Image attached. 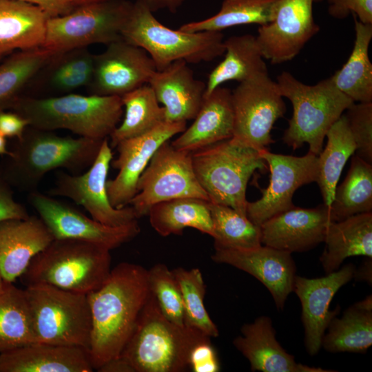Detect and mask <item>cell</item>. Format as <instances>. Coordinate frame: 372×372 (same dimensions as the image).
<instances>
[{"label": "cell", "mask_w": 372, "mask_h": 372, "mask_svg": "<svg viewBox=\"0 0 372 372\" xmlns=\"http://www.w3.org/2000/svg\"><path fill=\"white\" fill-rule=\"evenodd\" d=\"M149 293L147 269L124 262L111 269L101 285L87 294L92 320L89 353L94 369L120 355Z\"/></svg>", "instance_id": "6da1fadb"}, {"label": "cell", "mask_w": 372, "mask_h": 372, "mask_svg": "<svg viewBox=\"0 0 372 372\" xmlns=\"http://www.w3.org/2000/svg\"><path fill=\"white\" fill-rule=\"evenodd\" d=\"M103 141L61 136L29 125L6 156L0 175L11 187L31 192L50 171L65 169L72 174L83 173L94 161Z\"/></svg>", "instance_id": "7a4b0ae2"}, {"label": "cell", "mask_w": 372, "mask_h": 372, "mask_svg": "<svg viewBox=\"0 0 372 372\" xmlns=\"http://www.w3.org/2000/svg\"><path fill=\"white\" fill-rule=\"evenodd\" d=\"M207 337L166 318L150 291L134 330L115 362L119 372L185 371L191 349Z\"/></svg>", "instance_id": "3957f363"}, {"label": "cell", "mask_w": 372, "mask_h": 372, "mask_svg": "<svg viewBox=\"0 0 372 372\" xmlns=\"http://www.w3.org/2000/svg\"><path fill=\"white\" fill-rule=\"evenodd\" d=\"M10 110L37 129H63L81 137L104 140L118 126L123 106L121 96L72 93L47 98L23 95Z\"/></svg>", "instance_id": "277c9868"}, {"label": "cell", "mask_w": 372, "mask_h": 372, "mask_svg": "<svg viewBox=\"0 0 372 372\" xmlns=\"http://www.w3.org/2000/svg\"><path fill=\"white\" fill-rule=\"evenodd\" d=\"M110 271V249L83 240L54 239L19 278L25 287L45 284L87 294L101 285Z\"/></svg>", "instance_id": "5b68a950"}, {"label": "cell", "mask_w": 372, "mask_h": 372, "mask_svg": "<svg viewBox=\"0 0 372 372\" xmlns=\"http://www.w3.org/2000/svg\"><path fill=\"white\" fill-rule=\"evenodd\" d=\"M276 82L281 96L293 107L283 142L293 150L307 143L309 152L318 156L327 132L354 102L336 87L331 77L307 85L282 72Z\"/></svg>", "instance_id": "8992f818"}, {"label": "cell", "mask_w": 372, "mask_h": 372, "mask_svg": "<svg viewBox=\"0 0 372 372\" xmlns=\"http://www.w3.org/2000/svg\"><path fill=\"white\" fill-rule=\"evenodd\" d=\"M153 13L143 3L134 1L121 34L123 40L149 54L156 70L178 60L196 64L211 61L224 54L222 32L173 30L158 21Z\"/></svg>", "instance_id": "52a82bcc"}, {"label": "cell", "mask_w": 372, "mask_h": 372, "mask_svg": "<svg viewBox=\"0 0 372 372\" xmlns=\"http://www.w3.org/2000/svg\"><path fill=\"white\" fill-rule=\"evenodd\" d=\"M196 176L209 202L247 216V187L257 169L267 166L259 152L232 138L191 153Z\"/></svg>", "instance_id": "ba28073f"}, {"label": "cell", "mask_w": 372, "mask_h": 372, "mask_svg": "<svg viewBox=\"0 0 372 372\" xmlns=\"http://www.w3.org/2000/svg\"><path fill=\"white\" fill-rule=\"evenodd\" d=\"M35 342L88 349L92 329L87 294L45 284L25 287Z\"/></svg>", "instance_id": "9c48e42d"}, {"label": "cell", "mask_w": 372, "mask_h": 372, "mask_svg": "<svg viewBox=\"0 0 372 372\" xmlns=\"http://www.w3.org/2000/svg\"><path fill=\"white\" fill-rule=\"evenodd\" d=\"M132 6L129 0H103L79 5L67 14L50 17L41 47L59 54L122 39Z\"/></svg>", "instance_id": "30bf717a"}, {"label": "cell", "mask_w": 372, "mask_h": 372, "mask_svg": "<svg viewBox=\"0 0 372 372\" xmlns=\"http://www.w3.org/2000/svg\"><path fill=\"white\" fill-rule=\"evenodd\" d=\"M136 188L130 205L138 218L147 215L152 206L163 201L194 198L209 202L196 176L191 153L174 148L168 141L155 152Z\"/></svg>", "instance_id": "8fae6325"}, {"label": "cell", "mask_w": 372, "mask_h": 372, "mask_svg": "<svg viewBox=\"0 0 372 372\" xmlns=\"http://www.w3.org/2000/svg\"><path fill=\"white\" fill-rule=\"evenodd\" d=\"M236 141L258 152L273 143L271 132L286 111L283 97L268 73L257 74L231 91Z\"/></svg>", "instance_id": "7c38bea8"}, {"label": "cell", "mask_w": 372, "mask_h": 372, "mask_svg": "<svg viewBox=\"0 0 372 372\" xmlns=\"http://www.w3.org/2000/svg\"><path fill=\"white\" fill-rule=\"evenodd\" d=\"M112 158V148L105 138L85 172L72 174L59 171L48 195L71 199L85 208L91 218L105 225L119 227L132 223L138 218L132 206L116 208L109 200L106 183Z\"/></svg>", "instance_id": "4fadbf2b"}, {"label": "cell", "mask_w": 372, "mask_h": 372, "mask_svg": "<svg viewBox=\"0 0 372 372\" xmlns=\"http://www.w3.org/2000/svg\"><path fill=\"white\" fill-rule=\"evenodd\" d=\"M28 200L54 239L86 241L111 251L132 240L141 230L137 220L119 227L105 225L37 190L30 192Z\"/></svg>", "instance_id": "5bb4252c"}, {"label": "cell", "mask_w": 372, "mask_h": 372, "mask_svg": "<svg viewBox=\"0 0 372 372\" xmlns=\"http://www.w3.org/2000/svg\"><path fill=\"white\" fill-rule=\"evenodd\" d=\"M260 157L270 171L269 184L261 189L260 199L248 202L247 217L260 227L271 217L284 212L295 205L293 196L302 185L316 182L318 177V156L308 152L303 156L274 154L263 149Z\"/></svg>", "instance_id": "9a60e30c"}, {"label": "cell", "mask_w": 372, "mask_h": 372, "mask_svg": "<svg viewBox=\"0 0 372 372\" xmlns=\"http://www.w3.org/2000/svg\"><path fill=\"white\" fill-rule=\"evenodd\" d=\"M313 0H279L271 21L259 25L257 43L265 59L280 64L294 59L319 31Z\"/></svg>", "instance_id": "2e32d148"}, {"label": "cell", "mask_w": 372, "mask_h": 372, "mask_svg": "<svg viewBox=\"0 0 372 372\" xmlns=\"http://www.w3.org/2000/svg\"><path fill=\"white\" fill-rule=\"evenodd\" d=\"M156 70L153 61L143 48L122 39L94 55L87 87L90 94L122 96L147 84Z\"/></svg>", "instance_id": "e0dca14e"}, {"label": "cell", "mask_w": 372, "mask_h": 372, "mask_svg": "<svg viewBox=\"0 0 372 372\" xmlns=\"http://www.w3.org/2000/svg\"><path fill=\"white\" fill-rule=\"evenodd\" d=\"M187 122L164 121L138 136L119 142L115 147L118 155L112 161V167L118 172L114 179L107 180L109 200L116 208L130 205L137 193V183L158 147L174 136L183 132Z\"/></svg>", "instance_id": "ac0fdd59"}, {"label": "cell", "mask_w": 372, "mask_h": 372, "mask_svg": "<svg viewBox=\"0 0 372 372\" xmlns=\"http://www.w3.org/2000/svg\"><path fill=\"white\" fill-rule=\"evenodd\" d=\"M355 271V266L348 264L322 278L295 276L293 291L301 302L304 343L309 355L317 354L322 347L325 330L340 311L339 307L330 311V303L336 292L353 278Z\"/></svg>", "instance_id": "d6986e66"}, {"label": "cell", "mask_w": 372, "mask_h": 372, "mask_svg": "<svg viewBox=\"0 0 372 372\" xmlns=\"http://www.w3.org/2000/svg\"><path fill=\"white\" fill-rule=\"evenodd\" d=\"M211 259L231 265L261 282L271 294L278 309L282 310L293 291L296 265L291 254L266 245L235 249L214 247Z\"/></svg>", "instance_id": "ffe728a7"}, {"label": "cell", "mask_w": 372, "mask_h": 372, "mask_svg": "<svg viewBox=\"0 0 372 372\" xmlns=\"http://www.w3.org/2000/svg\"><path fill=\"white\" fill-rule=\"evenodd\" d=\"M331 222L324 203L314 208L294 206L260 226L261 243L290 254L306 251L324 242Z\"/></svg>", "instance_id": "44dd1931"}, {"label": "cell", "mask_w": 372, "mask_h": 372, "mask_svg": "<svg viewBox=\"0 0 372 372\" xmlns=\"http://www.w3.org/2000/svg\"><path fill=\"white\" fill-rule=\"evenodd\" d=\"M51 232L39 217L11 218L0 222V273L13 282L32 259L53 240Z\"/></svg>", "instance_id": "7402d4cb"}, {"label": "cell", "mask_w": 372, "mask_h": 372, "mask_svg": "<svg viewBox=\"0 0 372 372\" xmlns=\"http://www.w3.org/2000/svg\"><path fill=\"white\" fill-rule=\"evenodd\" d=\"M159 103L163 105L165 121L187 122L194 119L203 101L206 83L195 79L188 63L173 62L156 70L148 83Z\"/></svg>", "instance_id": "603a6c76"}, {"label": "cell", "mask_w": 372, "mask_h": 372, "mask_svg": "<svg viewBox=\"0 0 372 372\" xmlns=\"http://www.w3.org/2000/svg\"><path fill=\"white\" fill-rule=\"evenodd\" d=\"M89 351L76 347L32 342L0 353V372H91Z\"/></svg>", "instance_id": "cb8c5ba5"}, {"label": "cell", "mask_w": 372, "mask_h": 372, "mask_svg": "<svg viewBox=\"0 0 372 372\" xmlns=\"http://www.w3.org/2000/svg\"><path fill=\"white\" fill-rule=\"evenodd\" d=\"M233 344L249 360L253 371L262 372H327L321 368L311 367L295 361L276 338L271 320L260 316L241 327V335Z\"/></svg>", "instance_id": "d4e9b609"}, {"label": "cell", "mask_w": 372, "mask_h": 372, "mask_svg": "<svg viewBox=\"0 0 372 372\" xmlns=\"http://www.w3.org/2000/svg\"><path fill=\"white\" fill-rule=\"evenodd\" d=\"M234 125L231 91L220 86L205 96L193 123L170 144L192 153L231 138Z\"/></svg>", "instance_id": "484cf974"}, {"label": "cell", "mask_w": 372, "mask_h": 372, "mask_svg": "<svg viewBox=\"0 0 372 372\" xmlns=\"http://www.w3.org/2000/svg\"><path fill=\"white\" fill-rule=\"evenodd\" d=\"M324 242L325 247L320 260L327 274L338 270L349 257L362 256L372 258V212L331 221Z\"/></svg>", "instance_id": "4316f807"}, {"label": "cell", "mask_w": 372, "mask_h": 372, "mask_svg": "<svg viewBox=\"0 0 372 372\" xmlns=\"http://www.w3.org/2000/svg\"><path fill=\"white\" fill-rule=\"evenodd\" d=\"M48 18L32 4L0 0V54L41 47Z\"/></svg>", "instance_id": "83f0119b"}, {"label": "cell", "mask_w": 372, "mask_h": 372, "mask_svg": "<svg viewBox=\"0 0 372 372\" xmlns=\"http://www.w3.org/2000/svg\"><path fill=\"white\" fill-rule=\"evenodd\" d=\"M224 59L209 73L205 96L225 82L245 81L257 74L268 73L256 36L235 35L224 40Z\"/></svg>", "instance_id": "f1b7e54d"}, {"label": "cell", "mask_w": 372, "mask_h": 372, "mask_svg": "<svg viewBox=\"0 0 372 372\" xmlns=\"http://www.w3.org/2000/svg\"><path fill=\"white\" fill-rule=\"evenodd\" d=\"M322 338V347L330 353H364L372 344L371 296L334 317Z\"/></svg>", "instance_id": "f546056e"}, {"label": "cell", "mask_w": 372, "mask_h": 372, "mask_svg": "<svg viewBox=\"0 0 372 372\" xmlns=\"http://www.w3.org/2000/svg\"><path fill=\"white\" fill-rule=\"evenodd\" d=\"M353 16L355 32L353 48L347 61L331 79L353 102H372V63L369 56L372 24L362 23Z\"/></svg>", "instance_id": "4dcf8cb0"}, {"label": "cell", "mask_w": 372, "mask_h": 372, "mask_svg": "<svg viewBox=\"0 0 372 372\" xmlns=\"http://www.w3.org/2000/svg\"><path fill=\"white\" fill-rule=\"evenodd\" d=\"M152 227L163 237L181 235L192 227L213 238L214 230L208 201L194 198H179L158 203L148 214Z\"/></svg>", "instance_id": "1f68e13d"}, {"label": "cell", "mask_w": 372, "mask_h": 372, "mask_svg": "<svg viewBox=\"0 0 372 372\" xmlns=\"http://www.w3.org/2000/svg\"><path fill=\"white\" fill-rule=\"evenodd\" d=\"M326 147L318 156V185L323 203L329 206L342 169L356 145L344 114L331 127Z\"/></svg>", "instance_id": "d6a6232c"}, {"label": "cell", "mask_w": 372, "mask_h": 372, "mask_svg": "<svg viewBox=\"0 0 372 372\" xmlns=\"http://www.w3.org/2000/svg\"><path fill=\"white\" fill-rule=\"evenodd\" d=\"M331 221L372 211V164L359 156L351 158L348 173L336 186L329 206Z\"/></svg>", "instance_id": "836d02e7"}, {"label": "cell", "mask_w": 372, "mask_h": 372, "mask_svg": "<svg viewBox=\"0 0 372 372\" xmlns=\"http://www.w3.org/2000/svg\"><path fill=\"white\" fill-rule=\"evenodd\" d=\"M55 54L42 47L12 52L0 63V112L11 108Z\"/></svg>", "instance_id": "e575fe53"}, {"label": "cell", "mask_w": 372, "mask_h": 372, "mask_svg": "<svg viewBox=\"0 0 372 372\" xmlns=\"http://www.w3.org/2000/svg\"><path fill=\"white\" fill-rule=\"evenodd\" d=\"M121 101L125 116L110 136L111 147L123 140L142 135L165 121V109L159 105L149 84L123 95Z\"/></svg>", "instance_id": "d590c367"}, {"label": "cell", "mask_w": 372, "mask_h": 372, "mask_svg": "<svg viewBox=\"0 0 372 372\" xmlns=\"http://www.w3.org/2000/svg\"><path fill=\"white\" fill-rule=\"evenodd\" d=\"M32 342L35 340L25 291L4 280L0 290V353Z\"/></svg>", "instance_id": "8d00e7d4"}, {"label": "cell", "mask_w": 372, "mask_h": 372, "mask_svg": "<svg viewBox=\"0 0 372 372\" xmlns=\"http://www.w3.org/2000/svg\"><path fill=\"white\" fill-rule=\"evenodd\" d=\"M279 0H224L214 15L182 25L179 30L196 32H222L242 25H262L272 21Z\"/></svg>", "instance_id": "74e56055"}, {"label": "cell", "mask_w": 372, "mask_h": 372, "mask_svg": "<svg viewBox=\"0 0 372 372\" xmlns=\"http://www.w3.org/2000/svg\"><path fill=\"white\" fill-rule=\"evenodd\" d=\"M212 221L214 247L247 249L261 243L260 227L233 208L208 202Z\"/></svg>", "instance_id": "f35d334b"}, {"label": "cell", "mask_w": 372, "mask_h": 372, "mask_svg": "<svg viewBox=\"0 0 372 372\" xmlns=\"http://www.w3.org/2000/svg\"><path fill=\"white\" fill-rule=\"evenodd\" d=\"M172 272L182 296L185 325L210 338L218 337V329L205 307L206 285L200 269L177 267Z\"/></svg>", "instance_id": "ab89813d"}, {"label": "cell", "mask_w": 372, "mask_h": 372, "mask_svg": "<svg viewBox=\"0 0 372 372\" xmlns=\"http://www.w3.org/2000/svg\"><path fill=\"white\" fill-rule=\"evenodd\" d=\"M94 56L87 48H78L55 54L45 67L49 83L57 91L70 92L90 82Z\"/></svg>", "instance_id": "60d3db41"}, {"label": "cell", "mask_w": 372, "mask_h": 372, "mask_svg": "<svg viewBox=\"0 0 372 372\" xmlns=\"http://www.w3.org/2000/svg\"><path fill=\"white\" fill-rule=\"evenodd\" d=\"M147 271L150 291L162 313L171 322L185 326L182 296L172 270L158 263Z\"/></svg>", "instance_id": "b9f144b4"}, {"label": "cell", "mask_w": 372, "mask_h": 372, "mask_svg": "<svg viewBox=\"0 0 372 372\" xmlns=\"http://www.w3.org/2000/svg\"><path fill=\"white\" fill-rule=\"evenodd\" d=\"M344 114L356 145L355 155L372 164V102H354Z\"/></svg>", "instance_id": "7bdbcfd3"}, {"label": "cell", "mask_w": 372, "mask_h": 372, "mask_svg": "<svg viewBox=\"0 0 372 372\" xmlns=\"http://www.w3.org/2000/svg\"><path fill=\"white\" fill-rule=\"evenodd\" d=\"M189 369L193 372H218L220 369L217 352L210 337L196 343L188 358Z\"/></svg>", "instance_id": "ee69618b"}, {"label": "cell", "mask_w": 372, "mask_h": 372, "mask_svg": "<svg viewBox=\"0 0 372 372\" xmlns=\"http://www.w3.org/2000/svg\"><path fill=\"white\" fill-rule=\"evenodd\" d=\"M329 14L342 19L349 14L362 23L372 24V0H327Z\"/></svg>", "instance_id": "f6af8a7d"}, {"label": "cell", "mask_w": 372, "mask_h": 372, "mask_svg": "<svg viewBox=\"0 0 372 372\" xmlns=\"http://www.w3.org/2000/svg\"><path fill=\"white\" fill-rule=\"evenodd\" d=\"M28 216L25 207L14 199L12 187L0 175V222Z\"/></svg>", "instance_id": "bcb514c9"}, {"label": "cell", "mask_w": 372, "mask_h": 372, "mask_svg": "<svg viewBox=\"0 0 372 372\" xmlns=\"http://www.w3.org/2000/svg\"><path fill=\"white\" fill-rule=\"evenodd\" d=\"M29 123L26 118L14 111L0 112V134L5 138H20Z\"/></svg>", "instance_id": "7dc6e473"}, {"label": "cell", "mask_w": 372, "mask_h": 372, "mask_svg": "<svg viewBox=\"0 0 372 372\" xmlns=\"http://www.w3.org/2000/svg\"><path fill=\"white\" fill-rule=\"evenodd\" d=\"M39 8L50 17L63 16L70 13L75 8L72 0H14Z\"/></svg>", "instance_id": "c3c4849f"}, {"label": "cell", "mask_w": 372, "mask_h": 372, "mask_svg": "<svg viewBox=\"0 0 372 372\" xmlns=\"http://www.w3.org/2000/svg\"><path fill=\"white\" fill-rule=\"evenodd\" d=\"M186 1L187 0H134L145 5L152 12L160 10H167L172 13L176 12Z\"/></svg>", "instance_id": "681fc988"}, {"label": "cell", "mask_w": 372, "mask_h": 372, "mask_svg": "<svg viewBox=\"0 0 372 372\" xmlns=\"http://www.w3.org/2000/svg\"><path fill=\"white\" fill-rule=\"evenodd\" d=\"M371 258H367L358 271L355 269L354 276L358 280L367 281L371 283Z\"/></svg>", "instance_id": "f907efd6"}, {"label": "cell", "mask_w": 372, "mask_h": 372, "mask_svg": "<svg viewBox=\"0 0 372 372\" xmlns=\"http://www.w3.org/2000/svg\"><path fill=\"white\" fill-rule=\"evenodd\" d=\"M10 152L7 148L6 138L0 134V155L8 156Z\"/></svg>", "instance_id": "816d5d0a"}, {"label": "cell", "mask_w": 372, "mask_h": 372, "mask_svg": "<svg viewBox=\"0 0 372 372\" xmlns=\"http://www.w3.org/2000/svg\"><path fill=\"white\" fill-rule=\"evenodd\" d=\"M72 1L75 6H76L84 4V3H87L94 2V1H103V0H72Z\"/></svg>", "instance_id": "f5cc1de1"}, {"label": "cell", "mask_w": 372, "mask_h": 372, "mask_svg": "<svg viewBox=\"0 0 372 372\" xmlns=\"http://www.w3.org/2000/svg\"><path fill=\"white\" fill-rule=\"evenodd\" d=\"M3 282H4V280H3V279L2 276H1V274L0 273V290L1 289V288L3 287Z\"/></svg>", "instance_id": "db71d44e"}, {"label": "cell", "mask_w": 372, "mask_h": 372, "mask_svg": "<svg viewBox=\"0 0 372 372\" xmlns=\"http://www.w3.org/2000/svg\"><path fill=\"white\" fill-rule=\"evenodd\" d=\"M6 56H7V55L0 54V61H1L3 57H5Z\"/></svg>", "instance_id": "11a10c76"}, {"label": "cell", "mask_w": 372, "mask_h": 372, "mask_svg": "<svg viewBox=\"0 0 372 372\" xmlns=\"http://www.w3.org/2000/svg\"><path fill=\"white\" fill-rule=\"evenodd\" d=\"M322 0H313L314 3H318V2H320L322 1Z\"/></svg>", "instance_id": "9f6ffc18"}]
</instances>
